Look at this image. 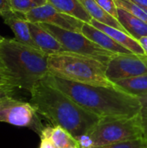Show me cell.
<instances>
[{
  "mask_svg": "<svg viewBox=\"0 0 147 148\" xmlns=\"http://www.w3.org/2000/svg\"><path fill=\"white\" fill-rule=\"evenodd\" d=\"M79 1L82 4L84 9L87 10V12L90 15L92 19H94L101 23L125 31L124 28L122 27L119 20L112 16L106 10H104L97 3L95 0H79Z\"/></svg>",
  "mask_w": 147,
  "mask_h": 148,
  "instance_id": "cell-16",
  "label": "cell"
},
{
  "mask_svg": "<svg viewBox=\"0 0 147 148\" xmlns=\"http://www.w3.org/2000/svg\"><path fill=\"white\" fill-rule=\"evenodd\" d=\"M113 83L122 91L135 97L147 95V75L120 80Z\"/></svg>",
  "mask_w": 147,
  "mask_h": 148,
  "instance_id": "cell-18",
  "label": "cell"
},
{
  "mask_svg": "<svg viewBox=\"0 0 147 148\" xmlns=\"http://www.w3.org/2000/svg\"><path fill=\"white\" fill-rule=\"evenodd\" d=\"M140 103V111L139 114L142 121V126L145 133V137L147 138V95L137 97Z\"/></svg>",
  "mask_w": 147,
  "mask_h": 148,
  "instance_id": "cell-23",
  "label": "cell"
},
{
  "mask_svg": "<svg viewBox=\"0 0 147 148\" xmlns=\"http://www.w3.org/2000/svg\"><path fill=\"white\" fill-rule=\"evenodd\" d=\"M81 33L89 39H91L93 42H94L96 44L101 46V48L113 54H132V52L129 49L117 42L109 35L95 28L94 26L88 23H84L81 29Z\"/></svg>",
  "mask_w": 147,
  "mask_h": 148,
  "instance_id": "cell-12",
  "label": "cell"
},
{
  "mask_svg": "<svg viewBox=\"0 0 147 148\" xmlns=\"http://www.w3.org/2000/svg\"><path fill=\"white\" fill-rule=\"evenodd\" d=\"M29 93V102L37 113L53 126L62 127L74 137L89 133L101 120L43 79Z\"/></svg>",
  "mask_w": 147,
  "mask_h": 148,
  "instance_id": "cell-2",
  "label": "cell"
},
{
  "mask_svg": "<svg viewBox=\"0 0 147 148\" xmlns=\"http://www.w3.org/2000/svg\"><path fill=\"white\" fill-rule=\"evenodd\" d=\"M47 3L48 0H10L11 10L23 15Z\"/></svg>",
  "mask_w": 147,
  "mask_h": 148,
  "instance_id": "cell-19",
  "label": "cell"
},
{
  "mask_svg": "<svg viewBox=\"0 0 147 148\" xmlns=\"http://www.w3.org/2000/svg\"><path fill=\"white\" fill-rule=\"evenodd\" d=\"M0 16L3 18V23L11 29L15 35L14 38L16 40L28 46L39 49L32 39L30 29L29 27V21L26 19L23 14L9 9L3 11L0 14Z\"/></svg>",
  "mask_w": 147,
  "mask_h": 148,
  "instance_id": "cell-10",
  "label": "cell"
},
{
  "mask_svg": "<svg viewBox=\"0 0 147 148\" xmlns=\"http://www.w3.org/2000/svg\"><path fill=\"white\" fill-rule=\"evenodd\" d=\"M97 3L108 14L118 19V6L114 0H95Z\"/></svg>",
  "mask_w": 147,
  "mask_h": 148,
  "instance_id": "cell-22",
  "label": "cell"
},
{
  "mask_svg": "<svg viewBox=\"0 0 147 148\" xmlns=\"http://www.w3.org/2000/svg\"><path fill=\"white\" fill-rule=\"evenodd\" d=\"M43 80L55 87L85 110L101 119L128 118L139 114L137 97L119 88L83 84L68 81L51 74Z\"/></svg>",
  "mask_w": 147,
  "mask_h": 148,
  "instance_id": "cell-1",
  "label": "cell"
},
{
  "mask_svg": "<svg viewBox=\"0 0 147 148\" xmlns=\"http://www.w3.org/2000/svg\"><path fill=\"white\" fill-rule=\"evenodd\" d=\"M133 2L138 3L139 5L142 6L143 8H145L146 10H147V0H132Z\"/></svg>",
  "mask_w": 147,
  "mask_h": 148,
  "instance_id": "cell-29",
  "label": "cell"
},
{
  "mask_svg": "<svg viewBox=\"0 0 147 148\" xmlns=\"http://www.w3.org/2000/svg\"><path fill=\"white\" fill-rule=\"evenodd\" d=\"M41 139L49 140L56 148H68L78 147V143L69 132L60 126L46 127L43 128Z\"/></svg>",
  "mask_w": 147,
  "mask_h": 148,
  "instance_id": "cell-15",
  "label": "cell"
},
{
  "mask_svg": "<svg viewBox=\"0 0 147 148\" xmlns=\"http://www.w3.org/2000/svg\"><path fill=\"white\" fill-rule=\"evenodd\" d=\"M49 74L57 77L89 85L115 87L106 75L107 64L89 56L62 51L49 55Z\"/></svg>",
  "mask_w": 147,
  "mask_h": 148,
  "instance_id": "cell-4",
  "label": "cell"
},
{
  "mask_svg": "<svg viewBox=\"0 0 147 148\" xmlns=\"http://www.w3.org/2000/svg\"><path fill=\"white\" fill-rule=\"evenodd\" d=\"M14 88L12 86H0V99L6 95H12Z\"/></svg>",
  "mask_w": 147,
  "mask_h": 148,
  "instance_id": "cell-25",
  "label": "cell"
},
{
  "mask_svg": "<svg viewBox=\"0 0 147 148\" xmlns=\"http://www.w3.org/2000/svg\"><path fill=\"white\" fill-rule=\"evenodd\" d=\"M0 71H1V72L5 73V74L7 75L6 70H5V69H4V67H3V63H2V62H1V60H0ZM8 76H9V75H8Z\"/></svg>",
  "mask_w": 147,
  "mask_h": 148,
  "instance_id": "cell-30",
  "label": "cell"
},
{
  "mask_svg": "<svg viewBox=\"0 0 147 148\" xmlns=\"http://www.w3.org/2000/svg\"><path fill=\"white\" fill-rule=\"evenodd\" d=\"M79 148H95L94 141L89 133L75 137Z\"/></svg>",
  "mask_w": 147,
  "mask_h": 148,
  "instance_id": "cell-24",
  "label": "cell"
},
{
  "mask_svg": "<svg viewBox=\"0 0 147 148\" xmlns=\"http://www.w3.org/2000/svg\"><path fill=\"white\" fill-rule=\"evenodd\" d=\"M49 56L15 38L0 41V60L14 88L32 90L49 73Z\"/></svg>",
  "mask_w": 147,
  "mask_h": 148,
  "instance_id": "cell-3",
  "label": "cell"
},
{
  "mask_svg": "<svg viewBox=\"0 0 147 148\" xmlns=\"http://www.w3.org/2000/svg\"><path fill=\"white\" fill-rule=\"evenodd\" d=\"M89 134L95 147L146 138L139 114L128 118L101 119Z\"/></svg>",
  "mask_w": 147,
  "mask_h": 148,
  "instance_id": "cell-5",
  "label": "cell"
},
{
  "mask_svg": "<svg viewBox=\"0 0 147 148\" xmlns=\"http://www.w3.org/2000/svg\"><path fill=\"white\" fill-rule=\"evenodd\" d=\"M90 24H92L95 28H97V29L102 30L103 32L107 33V35H109L117 42H119L120 44H121L122 46H124L125 48L129 49L132 53L136 54V55L146 56L145 54V51H144L142 46L139 42V41L136 40L135 38H133V36H131L126 32L120 30L119 29L106 25L104 23H101L94 19L91 20Z\"/></svg>",
  "mask_w": 147,
  "mask_h": 148,
  "instance_id": "cell-13",
  "label": "cell"
},
{
  "mask_svg": "<svg viewBox=\"0 0 147 148\" xmlns=\"http://www.w3.org/2000/svg\"><path fill=\"white\" fill-rule=\"evenodd\" d=\"M9 9H11L10 0H0V14Z\"/></svg>",
  "mask_w": 147,
  "mask_h": 148,
  "instance_id": "cell-27",
  "label": "cell"
},
{
  "mask_svg": "<svg viewBox=\"0 0 147 148\" xmlns=\"http://www.w3.org/2000/svg\"><path fill=\"white\" fill-rule=\"evenodd\" d=\"M57 10L75 16L84 23H90L92 17L84 9L79 0H48Z\"/></svg>",
  "mask_w": 147,
  "mask_h": 148,
  "instance_id": "cell-17",
  "label": "cell"
},
{
  "mask_svg": "<svg viewBox=\"0 0 147 148\" xmlns=\"http://www.w3.org/2000/svg\"><path fill=\"white\" fill-rule=\"evenodd\" d=\"M95 148H147V140L146 138H140L133 140L118 142V143L109 144L102 147H97Z\"/></svg>",
  "mask_w": 147,
  "mask_h": 148,
  "instance_id": "cell-21",
  "label": "cell"
},
{
  "mask_svg": "<svg viewBox=\"0 0 147 148\" xmlns=\"http://www.w3.org/2000/svg\"><path fill=\"white\" fill-rule=\"evenodd\" d=\"M24 16L29 22L49 23L71 31L81 32L84 24V22L57 10L49 2L30 10Z\"/></svg>",
  "mask_w": 147,
  "mask_h": 148,
  "instance_id": "cell-9",
  "label": "cell"
},
{
  "mask_svg": "<svg viewBox=\"0 0 147 148\" xmlns=\"http://www.w3.org/2000/svg\"><path fill=\"white\" fill-rule=\"evenodd\" d=\"M139 42L140 43V45L142 46L145 54L147 56V36H143L139 40Z\"/></svg>",
  "mask_w": 147,
  "mask_h": 148,
  "instance_id": "cell-28",
  "label": "cell"
},
{
  "mask_svg": "<svg viewBox=\"0 0 147 148\" xmlns=\"http://www.w3.org/2000/svg\"><path fill=\"white\" fill-rule=\"evenodd\" d=\"M29 27L34 42L42 52L49 56L64 51L60 42L40 23L29 22Z\"/></svg>",
  "mask_w": 147,
  "mask_h": 148,
  "instance_id": "cell-11",
  "label": "cell"
},
{
  "mask_svg": "<svg viewBox=\"0 0 147 148\" xmlns=\"http://www.w3.org/2000/svg\"><path fill=\"white\" fill-rule=\"evenodd\" d=\"M106 75L112 82L147 75V56L133 53L115 55L107 64Z\"/></svg>",
  "mask_w": 147,
  "mask_h": 148,
  "instance_id": "cell-8",
  "label": "cell"
},
{
  "mask_svg": "<svg viewBox=\"0 0 147 148\" xmlns=\"http://www.w3.org/2000/svg\"><path fill=\"white\" fill-rule=\"evenodd\" d=\"M38 23L49 30L60 42L64 49V51L89 56L105 64H107L109 61L116 55L101 48L81 32L63 29L49 23Z\"/></svg>",
  "mask_w": 147,
  "mask_h": 148,
  "instance_id": "cell-6",
  "label": "cell"
},
{
  "mask_svg": "<svg viewBox=\"0 0 147 148\" xmlns=\"http://www.w3.org/2000/svg\"><path fill=\"white\" fill-rule=\"evenodd\" d=\"M118 20L125 31L136 40L147 36V23L129 11L118 7Z\"/></svg>",
  "mask_w": 147,
  "mask_h": 148,
  "instance_id": "cell-14",
  "label": "cell"
},
{
  "mask_svg": "<svg viewBox=\"0 0 147 148\" xmlns=\"http://www.w3.org/2000/svg\"><path fill=\"white\" fill-rule=\"evenodd\" d=\"M68 148H79L78 147H68Z\"/></svg>",
  "mask_w": 147,
  "mask_h": 148,
  "instance_id": "cell-32",
  "label": "cell"
},
{
  "mask_svg": "<svg viewBox=\"0 0 147 148\" xmlns=\"http://www.w3.org/2000/svg\"><path fill=\"white\" fill-rule=\"evenodd\" d=\"M3 38H4V37H3V36H2L0 35V41H2V40H3Z\"/></svg>",
  "mask_w": 147,
  "mask_h": 148,
  "instance_id": "cell-31",
  "label": "cell"
},
{
  "mask_svg": "<svg viewBox=\"0 0 147 148\" xmlns=\"http://www.w3.org/2000/svg\"><path fill=\"white\" fill-rule=\"evenodd\" d=\"M119 8H122L147 23V10L132 0H114Z\"/></svg>",
  "mask_w": 147,
  "mask_h": 148,
  "instance_id": "cell-20",
  "label": "cell"
},
{
  "mask_svg": "<svg viewBox=\"0 0 147 148\" xmlns=\"http://www.w3.org/2000/svg\"><path fill=\"white\" fill-rule=\"evenodd\" d=\"M38 113L30 102L6 95L0 99V122L28 127L41 136L44 128Z\"/></svg>",
  "mask_w": 147,
  "mask_h": 148,
  "instance_id": "cell-7",
  "label": "cell"
},
{
  "mask_svg": "<svg viewBox=\"0 0 147 148\" xmlns=\"http://www.w3.org/2000/svg\"><path fill=\"white\" fill-rule=\"evenodd\" d=\"M146 140H147V138H146Z\"/></svg>",
  "mask_w": 147,
  "mask_h": 148,
  "instance_id": "cell-33",
  "label": "cell"
},
{
  "mask_svg": "<svg viewBox=\"0 0 147 148\" xmlns=\"http://www.w3.org/2000/svg\"><path fill=\"white\" fill-rule=\"evenodd\" d=\"M0 86H12L10 79L8 76V75L1 71H0Z\"/></svg>",
  "mask_w": 147,
  "mask_h": 148,
  "instance_id": "cell-26",
  "label": "cell"
}]
</instances>
